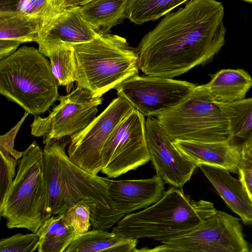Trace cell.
<instances>
[{
    "label": "cell",
    "instance_id": "obj_22",
    "mask_svg": "<svg viewBox=\"0 0 252 252\" xmlns=\"http://www.w3.org/2000/svg\"><path fill=\"white\" fill-rule=\"evenodd\" d=\"M50 59L51 71L59 86L69 93L77 74V63L72 45L60 41L39 50Z\"/></svg>",
    "mask_w": 252,
    "mask_h": 252
},
{
    "label": "cell",
    "instance_id": "obj_33",
    "mask_svg": "<svg viewBox=\"0 0 252 252\" xmlns=\"http://www.w3.org/2000/svg\"><path fill=\"white\" fill-rule=\"evenodd\" d=\"M91 0H59V6L62 10L64 8L81 6Z\"/></svg>",
    "mask_w": 252,
    "mask_h": 252
},
{
    "label": "cell",
    "instance_id": "obj_12",
    "mask_svg": "<svg viewBox=\"0 0 252 252\" xmlns=\"http://www.w3.org/2000/svg\"><path fill=\"white\" fill-rule=\"evenodd\" d=\"M196 85L186 81L151 76H132L115 89L118 96L126 99L144 117H157L175 107Z\"/></svg>",
    "mask_w": 252,
    "mask_h": 252
},
{
    "label": "cell",
    "instance_id": "obj_1",
    "mask_svg": "<svg viewBox=\"0 0 252 252\" xmlns=\"http://www.w3.org/2000/svg\"><path fill=\"white\" fill-rule=\"evenodd\" d=\"M224 7L190 0L145 34L137 50L145 75L173 78L211 61L225 43Z\"/></svg>",
    "mask_w": 252,
    "mask_h": 252
},
{
    "label": "cell",
    "instance_id": "obj_15",
    "mask_svg": "<svg viewBox=\"0 0 252 252\" xmlns=\"http://www.w3.org/2000/svg\"><path fill=\"white\" fill-rule=\"evenodd\" d=\"M98 35L82 16L80 7H71L57 14L37 43L40 50L60 41L72 45L87 42Z\"/></svg>",
    "mask_w": 252,
    "mask_h": 252
},
{
    "label": "cell",
    "instance_id": "obj_24",
    "mask_svg": "<svg viewBox=\"0 0 252 252\" xmlns=\"http://www.w3.org/2000/svg\"><path fill=\"white\" fill-rule=\"evenodd\" d=\"M218 103L229 121L231 131L230 142L241 149L252 140V97Z\"/></svg>",
    "mask_w": 252,
    "mask_h": 252
},
{
    "label": "cell",
    "instance_id": "obj_32",
    "mask_svg": "<svg viewBox=\"0 0 252 252\" xmlns=\"http://www.w3.org/2000/svg\"><path fill=\"white\" fill-rule=\"evenodd\" d=\"M21 44V42L15 40L0 39V60L13 53Z\"/></svg>",
    "mask_w": 252,
    "mask_h": 252
},
{
    "label": "cell",
    "instance_id": "obj_3",
    "mask_svg": "<svg viewBox=\"0 0 252 252\" xmlns=\"http://www.w3.org/2000/svg\"><path fill=\"white\" fill-rule=\"evenodd\" d=\"M217 211L210 201L192 200L172 186L156 203L122 218L112 231L134 238L161 242L188 232Z\"/></svg>",
    "mask_w": 252,
    "mask_h": 252
},
{
    "label": "cell",
    "instance_id": "obj_34",
    "mask_svg": "<svg viewBox=\"0 0 252 252\" xmlns=\"http://www.w3.org/2000/svg\"><path fill=\"white\" fill-rule=\"evenodd\" d=\"M250 252H252V244L251 247L250 248Z\"/></svg>",
    "mask_w": 252,
    "mask_h": 252
},
{
    "label": "cell",
    "instance_id": "obj_4",
    "mask_svg": "<svg viewBox=\"0 0 252 252\" xmlns=\"http://www.w3.org/2000/svg\"><path fill=\"white\" fill-rule=\"evenodd\" d=\"M50 63L38 49L24 46L0 61V94L34 116L60 96Z\"/></svg>",
    "mask_w": 252,
    "mask_h": 252
},
{
    "label": "cell",
    "instance_id": "obj_27",
    "mask_svg": "<svg viewBox=\"0 0 252 252\" xmlns=\"http://www.w3.org/2000/svg\"><path fill=\"white\" fill-rule=\"evenodd\" d=\"M39 236L32 232L23 234L17 233L0 241L1 252H33L37 250Z\"/></svg>",
    "mask_w": 252,
    "mask_h": 252
},
{
    "label": "cell",
    "instance_id": "obj_17",
    "mask_svg": "<svg viewBox=\"0 0 252 252\" xmlns=\"http://www.w3.org/2000/svg\"><path fill=\"white\" fill-rule=\"evenodd\" d=\"M179 151L197 165L205 164L218 166L229 172H238L240 149L229 141L202 142L173 141Z\"/></svg>",
    "mask_w": 252,
    "mask_h": 252
},
{
    "label": "cell",
    "instance_id": "obj_16",
    "mask_svg": "<svg viewBox=\"0 0 252 252\" xmlns=\"http://www.w3.org/2000/svg\"><path fill=\"white\" fill-rule=\"evenodd\" d=\"M227 205L247 225L252 224V200L239 179L224 168L200 164L197 165Z\"/></svg>",
    "mask_w": 252,
    "mask_h": 252
},
{
    "label": "cell",
    "instance_id": "obj_23",
    "mask_svg": "<svg viewBox=\"0 0 252 252\" xmlns=\"http://www.w3.org/2000/svg\"><path fill=\"white\" fill-rule=\"evenodd\" d=\"M64 214L52 215L35 233L39 237L38 252H64L78 235L67 224Z\"/></svg>",
    "mask_w": 252,
    "mask_h": 252
},
{
    "label": "cell",
    "instance_id": "obj_35",
    "mask_svg": "<svg viewBox=\"0 0 252 252\" xmlns=\"http://www.w3.org/2000/svg\"><path fill=\"white\" fill-rule=\"evenodd\" d=\"M244 0L252 2V0Z\"/></svg>",
    "mask_w": 252,
    "mask_h": 252
},
{
    "label": "cell",
    "instance_id": "obj_2",
    "mask_svg": "<svg viewBox=\"0 0 252 252\" xmlns=\"http://www.w3.org/2000/svg\"><path fill=\"white\" fill-rule=\"evenodd\" d=\"M61 139L47 142L43 150L50 214H64L77 204L84 205L90 210L93 229H108L125 216L109 196L108 178L90 173L71 161L65 151L68 142Z\"/></svg>",
    "mask_w": 252,
    "mask_h": 252
},
{
    "label": "cell",
    "instance_id": "obj_14",
    "mask_svg": "<svg viewBox=\"0 0 252 252\" xmlns=\"http://www.w3.org/2000/svg\"><path fill=\"white\" fill-rule=\"evenodd\" d=\"M109 196L117 211L124 215L146 208L157 202L164 192L165 182L158 175L139 180L108 179Z\"/></svg>",
    "mask_w": 252,
    "mask_h": 252
},
{
    "label": "cell",
    "instance_id": "obj_19",
    "mask_svg": "<svg viewBox=\"0 0 252 252\" xmlns=\"http://www.w3.org/2000/svg\"><path fill=\"white\" fill-rule=\"evenodd\" d=\"M138 239L93 229L78 235L64 252H136Z\"/></svg>",
    "mask_w": 252,
    "mask_h": 252
},
{
    "label": "cell",
    "instance_id": "obj_11",
    "mask_svg": "<svg viewBox=\"0 0 252 252\" xmlns=\"http://www.w3.org/2000/svg\"><path fill=\"white\" fill-rule=\"evenodd\" d=\"M134 109L125 98L114 99L83 129L71 135L67 154L69 159L88 172L101 171V152L118 125Z\"/></svg>",
    "mask_w": 252,
    "mask_h": 252
},
{
    "label": "cell",
    "instance_id": "obj_10",
    "mask_svg": "<svg viewBox=\"0 0 252 252\" xmlns=\"http://www.w3.org/2000/svg\"><path fill=\"white\" fill-rule=\"evenodd\" d=\"M102 96H94L90 91L78 87L67 95L60 96L59 104L47 117L34 116L31 125V134L43 136L45 144L79 132L96 117Z\"/></svg>",
    "mask_w": 252,
    "mask_h": 252
},
{
    "label": "cell",
    "instance_id": "obj_29",
    "mask_svg": "<svg viewBox=\"0 0 252 252\" xmlns=\"http://www.w3.org/2000/svg\"><path fill=\"white\" fill-rule=\"evenodd\" d=\"M0 206L5 199L16 175V167L18 160L10 155L0 154Z\"/></svg>",
    "mask_w": 252,
    "mask_h": 252
},
{
    "label": "cell",
    "instance_id": "obj_28",
    "mask_svg": "<svg viewBox=\"0 0 252 252\" xmlns=\"http://www.w3.org/2000/svg\"><path fill=\"white\" fill-rule=\"evenodd\" d=\"M64 215L66 222L73 228L78 235L89 231L91 226V214L87 206L77 204L69 208Z\"/></svg>",
    "mask_w": 252,
    "mask_h": 252
},
{
    "label": "cell",
    "instance_id": "obj_30",
    "mask_svg": "<svg viewBox=\"0 0 252 252\" xmlns=\"http://www.w3.org/2000/svg\"><path fill=\"white\" fill-rule=\"evenodd\" d=\"M237 169L239 179L252 200V140L241 148Z\"/></svg>",
    "mask_w": 252,
    "mask_h": 252
},
{
    "label": "cell",
    "instance_id": "obj_5",
    "mask_svg": "<svg viewBox=\"0 0 252 252\" xmlns=\"http://www.w3.org/2000/svg\"><path fill=\"white\" fill-rule=\"evenodd\" d=\"M77 63V87L102 96L128 78L138 74L137 48L120 36L105 33L73 45Z\"/></svg>",
    "mask_w": 252,
    "mask_h": 252
},
{
    "label": "cell",
    "instance_id": "obj_13",
    "mask_svg": "<svg viewBox=\"0 0 252 252\" xmlns=\"http://www.w3.org/2000/svg\"><path fill=\"white\" fill-rule=\"evenodd\" d=\"M146 135L156 175L165 184L183 189L197 165L179 151L157 118L147 117Z\"/></svg>",
    "mask_w": 252,
    "mask_h": 252
},
{
    "label": "cell",
    "instance_id": "obj_36",
    "mask_svg": "<svg viewBox=\"0 0 252 252\" xmlns=\"http://www.w3.org/2000/svg\"></svg>",
    "mask_w": 252,
    "mask_h": 252
},
{
    "label": "cell",
    "instance_id": "obj_26",
    "mask_svg": "<svg viewBox=\"0 0 252 252\" xmlns=\"http://www.w3.org/2000/svg\"><path fill=\"white\" fill-rule=\"evenodd\" d=\"M189 0H128L126 18L136 24L154 21Z\"/></svg>",
    "mask_w": 252,
    "mask_h": 252
},
{
    "label": "cell",
    "instance_id": "obj_18",
    "mask_svg": "<svg viewBox=\"0 0 252 252\" xmlns=\"http://www.w3.org/2000/svg\"><path fill=\"white\" fill-rule=\"evenodd\" d=\"M203 86L213 101L230 103L245 98L252 87V77L242 69H223L212 74Z\"/></svg>",
    "mask_w": 252,
    "mask_h": 252
},
{
    "label": "cell",
    "instance_id": "obj_6",
    "mask_svg": "<svg viewBox=\"0 0 252 252\" xmlns=\"http://www.w3.org/2000/svg\"><path fill=\"white\" fill-rule=\"evenodd\" d=\"M43 158V150L34 141L18 160L16 175L0 206L8 228L34 233L51 216Z\"/></svg>",
    "mask_w": 252,
    "mask_h": 252
},
{
    "label": "cell",
    "instance_id": "obj_9",
    "mask_svg": "<svg viewBox=\"0 0 252 252\" xmlns=\"http://www.w3.org/2000/svg\"><path fill=\"white\" fill-rule=\"evenodd\" d=\"M151 160L145 117L134 109L113 131L101 152V172L115 178Z\"/></svg>",
    "mask_w": 252,
    "mask_h": 252
},
{
    "label": "cell",
    "instance_id": "obj_21",
    "mask_svg": "<svg viewBox=\"0 0 252 252\" xmlns=\"http://www.w3.org/2000/svg\"><path fill=\"white\" fill-rule=\"evenodd\" d=\"M46 29L40 18L19 13H0V39L15 40L22 44L37 42Z\"/></svg>",
    "mask_w": 252,
    "mask_h": 252
},
{
    "label": "cell",
    "instance_id": "obj_31",
    "mask_svg": "<svg viewBox=\"0 0 252 252\" xmlns=\"http://www.w3.org/2000/svg\"><path fill=\"white\" fill-rule=\"evenodd\" d=\"M29 114L26 112L19 122L9 131L0 136V153L10 155L19 160L23 155V152H19L14 149V141L16 136L26 118Z\"/></svg>",
    "mask_w": 252,
    "mask_h": 252
},
{
    "label": "cell",
    "instance_id": "obj_8",
    "mask_svg": "<svg viewBox=\"0 0 252 252\" xmlns=\"http://www.w3.org/2000/svg\"><path fill=\"white\" fill-rule=\"evenodd\" d=\"M142 252H248L240 220L224 212H217L188 232L160 242Z\"/></svg>",
    "mask_w": 252,
    "mask_h": 252
},
{
    "label": "cell",
    "instance_id": "obj_25",
    "mask_svg": "<svg viewBox=\"0 0 252 252\" xmlns=\"http://www.w3.org/2000/svg\"><path fill=\"white\" fill-rule=\"evenodd\" d=\"M0 13H19L40 18L45 24L46 30L61 11L59 0H0Z\"/></svg>",
    "mask_w": 252,
    "mask_h": 252
},
{
    "label": "cell",
    "instance_id": "obj_20",
    "mask_svg": "<svg viewBox=\"0 0 252 252\" xmlns=\"http://www.w3.org/2000/svg\"><path fill=\"white\" fill-rule=\"evenodd\" d=\"M128 0H91L80 6L81 13L98 34L107 33L126 18Z\"/></svg>",
    "mask_w": 252,
    "mask_h": 252
},
{
    "label": "cell",
    "instance_id": "obj_7",
    "mask_svg": "<svg viewBox=\"0 0 252 252\" xmlns=\"http://www.w3.org/2000/svg\"><path fill=\"white\" fill-rule=\"evenodd\" d=\"M156 118L173 141L212 142L231 138L227 117L203 85L195 86L179 104Z\"/></svg>",
    "mask_w": 252,
    "mask_h": 252
}]
</instances>
